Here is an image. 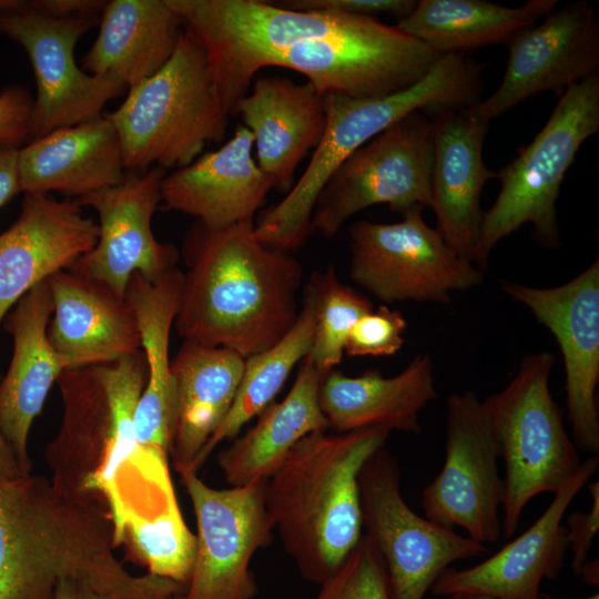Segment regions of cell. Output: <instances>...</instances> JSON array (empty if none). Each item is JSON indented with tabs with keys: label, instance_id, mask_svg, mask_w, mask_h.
Wrapping results in <instances>:
<instances>
[{
	"label": "cell",
	"instance_id": "obj_1",
	"mask_svg": "<svg viewBox=\"0 0 599 599\" xmlns=\"http://www.w3.org/2000/svg\"><path fill=\"white\" fill-rule=\"evenodd\" d=\"M115 550L113 524L99 500L43 475L0 477V599H53L61 579L112 599L184 592L171 579L131 573Z\"/></svg>",
	"mask_w": 599,
	"mask_h": 599
},
{
	"label": "cell",
	"instance_id": "obj_2",
	"mask_svg": "<svg viewBox=\"0 0 599 599\" xmlns=\"http://www.w3.org/2000/svg\"><path fill=\"white\" fill-rule=\"evenodd\" d=\"M182 256L186 272L174 326L184 341L246 358L273 347L294 325L302 264L264 245L254 221L224 227L195 221Z\"/></svg>",
	"mask_w": 599,
	"mask_h": 599
},
{
	"label": "cell",
	"instance_id": "obj_3",
	"mask_svg": "<svg viewBox=\"0 0 599 599\" xmlns=\"http://www.w3.org/2000/svg\"><path fill=\"white\" fill-rule=\"evenodd\" d=\"M390 429L366 427L300 439L266 480V507L302 576L319 586L343 565L363 534L358 475L385 447Z\"/></svg>",
	"mask_w": 599,
	"mask_h": 599
},
{
	"label": "cell",
	"instance_id": "obj_4",
	"mask_svg": "<svg viewBox=\"0 0 599 599\" xmlns=\"http://www.w3.org/2000/svg\"><path fill=\"white\" fill-rule=\"evenodd\" d=\"M483 88L479 64L465 53H446L417 82L395 93L363 99L325 94L326 126L312 159L283 200L258 214L256 237L272 248H298L311 232L321 190L353 152L413 112L436 115L471 106Z\"/></svg>",
	"mask_w": 599,
	"mask_h": 599
},
{
	"label": "cell",
	"instance_id": "obj_5",
	"mask_svg": "<svg viewBox=\"0 0 599 599\" xmlns=\"http://www.w3.org/2000/svg\"><path fill=\"white\" fill-rule=\"evenodd\" d=\"M146 372L142 349L62 370L57 379L61 425L44 450L54 485L105 506L119 468L140 446L133 422Z\"/></svg>",
	"mask_w": 599,
	"mask_h": 599
},
{
	"label": "cell",
	"instance_id": "obj_6",
	"mask_svg": "<svg viewBox=\"0 0 599 599\" xmlns=\"http://www.w3.org/2000/svg\"><path fill=\"white\" fill-rule=\"evenodd\" d=\"M125 171L191 164L207 143L226 135L230 116L211 81L206 53L184 28L170 60L155 74L128 90L113 112Z\"/></svg>",
	"mask_w": 599,
	"mask_h": 599
},
{
	"label": "cell",
	"instance_id": "obj_7",
	"mask_svg": "<svg viewBox=\"0 0 599 599\" xmlns=\"http://www.w3.org/2000/svg\"><path fill=\"white\" fill-rule=\"evenodd\" d=\"M599 131V73L569 88L535 139L499 172L500 192L484 212L471 263L485 268L494 246L521 225H532L542 246H560L556 201L585 141Z\"/></svg>",
	"mask_w": 599,
	"mask_h": 599
},
{
	"label": "cell",
	"instance_id": "obj_8",
	"mask_svg": "<svg viewBox=\"0 0 599 599\" xmlns=\"http://www.w3.org/2000/svg\"><path fill=\"white\" fill-rule=\"evenodd\" d=\"M549 352L529 354L511 382L484 400L505 465L501 532L510 538L527 504L555 494L580 466L552 398Z\"/></svg>",
	"mask_w": 599,
	"mask_h": 599
},
{
	"label": "cell",
	"instance_id": "obj_9",
	"mask_svg": "<svg viewBox=\"0 0 599 599\" xmlns=\"http://www.w3.org/2000/svg\"><path fill=\"white\" fill-rule=\"evenodd\" d=\"M433 124L416 111L353 152L321 190L311 231L333 237L354 214L385 204L403 215L430 205Z\"/></svg>",
	"mask_w": 599,
	"mask_h": 599
},
{
	"label": "cell",
	"instance_id": "obj_10",
	"mask_svg": "<svg viewBox=\"0 0 599 599\" xmlns=\"http://www.w3.org/2000/svg\"><path fill=\"white\" fill-rule=\"evenodd\" d=\"M358 488L363 527L384 559L390 599H423L453 562L490 552L413 511L400 493L398 463L384 447L362 467Z\"/></svg>",
	"mask_w": 599,
	"mask_h": 599
},
{
	"label": "cell",
	"instance_id": "obj_11",
	"mask_svg": "<svg viewBox=\"0 0 599 599\" xmlns=\"http://www.w3.org/2000/svg\"><path fill=\"white\" fill-rule=\"evenodd\" d=\"M352 280L385 303L446 304L451 293L483 282L484 272L459 256L413 210L396 223L359 220L349 226Z\"/></svg>",
	"mask_w": 599,
	"mask_h": 599
},
{
	"label": "cell",
	"instance_id": "obj_12",
	"mask_svg": "<svg viewBox=\"0 0 599 599\" xmlns=\"http://www.w3.org/2000/svg\"><path fill=\"white\" fill-rule=\"evenodd\" d=\"M97 22L98 17L42 14L28 0L0 10V33L24 49L34 73L29 142L102 116L105 104L128 90L116 77L90 74L75 63L79 39Z\"/></svg>",
	"mask_w": 599,
	"mask_h": 599
},
{
	"label": "cell",
	"instance_id": "obj_13",
	"mask_svg": "<svg viewBox=\"0 0 599 599\" xmlns=\"http://www.w3.org/2000/svg\"><path fill=\"white\" fill-rule=\"evenodd\" d=\"M196 519V555L183 599H253V555L272 539L266 480L216 489L191 469L177 471Z\"/></svg>",
	"mask_w": 599,
	"mask_h": 599
},
{
	"label": "cell",
	"instance_id": "obj_14",
	"mask_svg": "<svg viewBox=\"0 0 599 599\" xmlns=\"http://www.w3.org/2000/svg\"><path fill=\"white\" fill-rule=\"evenodd\" d=\"M499 449L484 400L471 390L447 399L445 460L423 491L425 517L447 528L461 527L480 544L501 535L504 481Z\"/></svg>",
	"mask_w": 599,
	"mask_h": 599
},
{
	"label": "cell",
	"instance_id": "obj_15",
	"mask_svg": "<svg viewBox=\"0 0 599 599\" xmlns=\"http://www.w3.org/2000/svg\"><path fill=\"white\" fill-rule=\"evenodd\" d=\"M167 456L139 446L119 468L105 506L116 548L125 544L148 573L187 586L196 536L180 511Z\"/></svg>",
	"mask_w": 599,
	"mask_h": 599
},
{
	"label": "cell",
	"instance_id": "obj_16",
	"mask_svg": "<svg viewBox=\"0 0 599 599\" xmlns=\"http://www.w3.org/2000/svg\"><path fill=\"white\" fill-rule=\"evenodd\" d=\"M508 59L499 87L464 111L490 122L525 100L569 88L599 73V23L586 0L552 10L541 24L517 32L507 43Z\"/></svg>",
	"mask_w": 599,
	"mask_h": 599
},
{
	"label": "cell",
	"instance_id": "obj_17",
	"mask_svg": "<svg viewBox=\"0 0 599 599\" xmlns=\"http://www.w3.org/2000/svg\"><path fill=\"white\" fill-rule=\"evenodd\" d=\"M501 290L527 306L556 337L566 375V407L582 451L599 453V260L567 283L534 287L502 280Z\"/></svg>",
	"mask_w": 599,
	"mask_h": 599
},
{
	"label": "cell",
	"instance_id": "obj_18",
	"mask_svg": "<svg viewBox=\"0 0 599 599\" xmlns=\"http://www.w3.org/2000/svg\"><path fill=\"white\" fill-rule=\"evenodd\" d=\"M164 176L158 166L126 171L119 184L79 199L98 213L99 237L68 270L125 297L133 274L155 280L176 267L177 248L159 242L152 231Z\"/></svg>",
	"mask_w": 599,
	"mask_h": 599
},
{
	"label": "cell",
	"instance_id": "obj_19",
	"mask_svg": "<svg viewBox=\"0 0 599 599\" xmlns=\"http://www.w3.org/2000/svg\"><path fill=\"white\" fill-rule=\"evenodd\" d=\"M597 456L581 463L577 471L554 494L541 516L496 554L466 569L448 567L433 583L436 596L478 592L496 599H540L544 579H556L568 549L562 519L572 499L595 475Z\"/></svg>",
	"mask_w": 599,
	"mask_h": 599
},
{
	"label": "cell",
	"instance_id": "obj_20",
	"mask_svg": "<svg viewBox=\"0 0 599 599\" xmlns=\"http://www.w3.org/2000/svg\"><path fill=\"white\" fill-rule=\"evenodd\" d=\"M77 201L24 193L19 216L0 233V325L39 283L93 248L99 226Z\"/></svg>",
	"mask_w": 599,
	"mask_h": 599
},
{
	"label": "cell",
	"instance_id": "obj_21",
	"mask_svg": "<svg viewBox=\"0 0 599 599\" xmlns=\"http://www.w3.org/2000/svg\"><path fill=\"white\" fill-rule=\"evenodd\" d=\"M433 167L430 207L437 232L459 256L471 262L484 211L485 183L497 177L483 159L489 122L463 110H446L432 120Z\"/></svg>",
	"mask_w": 599,
	"mask_h": 599
},
{
	"label": "cell",
	"instance_id": "obj_22",
	"mask_svg": "<svg viewBox=\"0 0 599 599\" xmlns=\"http://www.w3.org/2000/svg\"><path fill=\"white\" fill-rule=\"evenodd\" d=\"M253 135L238 125L220 149L165 174L161 202L210 227L254 221L272 189L253 155Z\"/></svg>",
	"mask_w": 599,
	"mask_h": 599
},
{
	"label": "cell",
	"instance_id": "obj_23",
	"mask_svg": "<svg viewBox=\"0 0 599 599\" xmlns=\"http://www.w3.org/2000/svg\"><path fill=\"white\" fill-rule=\"evenodd\" d=\"M48 341L63 369L113 362L142 349L125 297L69 270L51 275Z\"/></svg>",
	"mask_w": 599,
	"mask_h": 599
},
{
	"label": "cell",
	"instance_id": "obj_24",
	"mask_svg": "<svg viewBox=\"0 0 599 599\" xmlns=\"http://www.w3.org/2000/svg\"><path fill=\"white\" fill-rule=\"evenodd\" d=\"M52 309L50 288L43 281L26 293L3 319L13 351L0 380V434L23 474L32 473L28 453L31 426L63 370L47 335Z\"/></svg>",
	"mask_w": 599,
	"mask_h": 599
},
{
	"label": "cell",
	"instance_id": "obj_25",
	"mask_svg": "<svg viewBox=\"0 0 599 599\" xmlns=\"http://www.w3.org/2000/svg\"><path fill=\"white\" fill-rule=\"evenodd\" d=\"M237 114L253 135L257 165L275 190L287 194L300 162L324 133V95L307 81L263 77L241 100Z\"/></svg>",
	"mask_w": 599,
	"mask_h": 599
},
{
	"label": "cell",
	"instance_id": "obj_26",
	"mask_svg": "<svg viewBox=\"0 0 599 599\" xmlns=\"http://www.w3.org/2000/svg\"><path fill=\"white\" fill-rule=\"evenodd\" d=\"M118 133L102 116L57 129L19 149L21 192H58L78 200L125 176Z\"/></svg>",
	"mask_w": 599,
	"mask_h": 599
},
{
	"label": "cell",
	"instance_id": "obj_27",
	"mask_svg": "<svg viewBox=\"0 0 599 599\" xmlns=\"http://www.w3.org/2000/svg\"><path fill=\"white\" fill-rule=\"evenodd\" d=\"M183 272L176 266L155 280L135 273L125 298L138 321L146 361V383L134 413V435L140 446L170 454L174 387L170 336L179 309Z\"/></svg>",
	"mask_w": 599,
	"mask_h": 599
},
{
	"label": "cell",
	"instance_id": "obj_28",
	"mask_svg": "<svg viewBox=\"0 0 599 599\" xmlns=\"http://www.w3.org/2000/svg\"><path fill=\"white\" fill-rule=\"evenodd\" d=\"M436 398L433 363L427 354L416 356L392 377L375 369L351 377L334 368L325 374L318 390L328 426L338 433L384 426L417 434L420 412Z\"/></svg>",
	"mask_w": 599,
	"mask_h": 599
},
{
	"label": "cell",
	"instance_id": "obj_29",
	"mask_svg": "<svg viewBox=\"0 0 599 599\" xmlns=\"http://www.w3.org/2000/svg\"><path fill=\"white\" fill-rule=\"evenodd\" d=\"M244 357L225 348L184 341L171 359L174 412L170 454L176 471L190 469L227 415Z\"/></svg>",
	"mask_w": 599,
	"mask_h": 599
},
{
	"label": "cell",
	"instance_id": "obj_30",
	"mask_svg": "<svg viewBox=\"0 0 599 599\" xmlns=\"http://www.w3.org/2000/svg\"><path fill=\"white\" fill-rule=\"evenodd\" d=\"M99 24L81 67L90 74H112L128 90L164 67L183 29L167 0L106 1Z\"/></svg>",
	"mask_w": 599,
	"mask_h": 599
},
{
	"label": "cell",
	"instance_id": "obj_31",
	"mask_svg": "<svg viewBox=\"0 0 599 599\" xmlns=\"http://www.w3.org/2000/svg\"><path fill=\"white\" fill-rule=\"evenodd\" d=\"M325 374L306 357L284 399L268 405L257 423L217 455V465L232 487L268 479L303 437L329 427L318 400Z\"/></svg>",
	"mask_w": 599,
	"mask_h": 599
},
{
	"label": "cell",
	"instance_id": "obj_32",
	"mask_svg": "<svg viewBox=\"0 0 599 599\" xmlns=\"http://www.w3.org/2000/svg\"><path fill=\"white\" fill-rule=\"evenodd\" d=\"M557 0L506 7L484 0H419L396 27L441 54L507 43L551 12Z\"/></svg>",
	"mask_w": 599,
	"mask_h": 599
},
{
	"label": "cell",
	"instance_id": "obj_33",
	"mask_svg": "<svg viewBox=\"0 0 599 599\" xmlns=\"http://www.w3.org/2000/svg\"><path fill=\"white\" fill-rule=\"evenodd\" d=\"M313 335V303L304 293L303 306L290 332L273 347L244 359L233 404L192 464L191 470L197 473L220 443L235 437L247 422L272 404L292 369L308 355Z\"/></svg>",
	"mask_w": 599,
	"mask_h": 599
},
{
	"label": "cell",
	"instance_id": "obj_34",
	"mask_svg": "<svg viewBox=\"0 0 599 599\" xmlns=\"http://www.w3.org/2000/svg\"><path fill=\"white\" fill-rule=\"evenodd\" d=\"M304 293L314 308V335L306 358L326 374L341 363L352 326L373 309V304L342 283L332 266L314 273Z\"/></svg>",
	"mask_w": 599,
	"mask_h": 599
},
{
	"label": "cell",
	"instance_id": "obj_35",
	"mask_svg": "<svg viewBox=\"0 0 599 599\" xmlns=\"http://www.w3.org/2000/svg\"><path fill=\"white\" fill-rule=\"evenodd\" d=\"M314 599H390L384 559L366 534Z\"/></svg>",
	"mask_w": 599,
	"mask_h": 599
},
{
	"label": "cell",
	"instance_id": "obj_36",
	"mask_svg": "<svg viewBox=\"0 0 599 599\" xmlns=\"http://www.w3.org/2000/svg\"><path fill=\"white\" fill-rule=\"evenodd\" d=\"M406 327L407 322L399 311L380 305L355 322L344 353L349 357L394 355L404 344Z\"/></svg>",
	"mask_w": 599,
	"mask_h": 599
},
{
	"label": "cell",
	"instance_id": "obj_37",
	"mask_svg": "<svg viewBox=\"0 0 599 599\" xmlns=\"http://www.w3.org/2000/svg\"><path fill=\"white\" fill-rule=\"evenodd\" d=\"M33 99L21 85L11 84L0 92V144L22 148L29 142Z\"/></svg>",
	"mask_w": 599,
	"mask_h": 599
},
{
	"label": "cell",
	"instance_id": "obj_38",
	"mask_svg": "<svg viewBox=\"0 0 599 599\" xmlns=\"http://www.w3.org/2000/svg\"><path fill=\"white\" fill-rule=\"evenodd\" d=\"M280 6L293 10H329L349 14L375 18L389 14L399 20L407 17L415 8L416 0H286Z\"/></svg>",
	"mask_w": 599,
	"mask_h": 599
},
{
	"label": "cell",
	"instance_id": "obj_39",
	"mask_svg": "<svg viewBox=\"0 0 599 599\" xmlns=\"http://www.w3.org/2000/svg\"><path fill=\"white\" fill-rule=\"evenodd\" d=\"M591 495L589 511L572 512L567 518V541L572 552L571 568L579 576L588 560L589 550L599 528V481L588 485Z\"/></svg>",
	"mask_w": 599,
	"mask_h": 599
},
{
	"label": "cell",
	"instance_id": "obj_40",
	"mask_svg": "<svg viewBox=\"0 0 599 599\" xmlns=\"http://www.w3.org/2000/svg\"><path fill=\"white\" fill-rule=\"evenodd\" d=\"M19 192V149L0 144V209Z\"/></svg>",
	"mask_w": 599,
	"mask_h": 599
},
{
	"label": "cell",
	"instance_id": "obj_41",
	"mask_svg": "<svg viewBox=\"0 0 599 599\" xmlns=\"http://www.w3.org/2000/svg\"><path fill=\"white\" fill-rule=\"evenodd\" d=\"M53 599H112L100 595L83 583L72 579H61L55 588Z\"/></svg>",
	"mask_w": 599,
	"mask_h": 599
},
{
	"label": "cell",
	"instance_id": "obj_42",
	"mask_svg": "<svg viewBox=\"0 0 599 599\" xmlns=\"http://www.w3.org/2000/svg\"><path fill=\"white\" fill-rule=\"evenodd\" d=\"M12 450L0 434V477L1 478H16L23 476Z\"/></svg>",
	"mask_w": 599,
	"mask_h": 599
},
{
	"label": "cell",
	"instance_id": "obj_43",
	"mask_svg": "<svg viewBox=\"0 0 599 599\" xmlns=\"http://www.w3.org/2000/svg\"><path fill=\"white\" fill-rule=\"evenodd\" d=\"M598 559L596 560H587V562L582 566L579 576L583 578V581L589 585H598Z\"/></svg>",
	"mask_w": 599,
	"mask_h": 599
},
{
	"label": "cell",
	"instance_id": "obj_44",
	"mask_svg": "<svg viewBox=\"0 0 599 599\" xmlns=\"http://www.w3.org/2000/svg\"><path fill=\"white\" fill-rule=\"evenodd\" d=\"M448 597V599H496L491 596L478 592H456Z\"/></svg>",
	"mask_w": 599,
	"mask_h": 599
},
{
	"label": "cell",
	"instance_id": "obj_45",
	"mask_svg": "<svg viewBox=\"0 0 599 599\" xmlns=\"http://www.w3.org/2000/svg\"><path fill=\"white\" fill-rule=\"evenodd\" d=\"M20 0H0V10L16 8Z\"/></svg>",
	"mask_w": 599,
	"mask_h": 599
},
{
	"label": "cell",
	"instance_id": "obj_46",
	"mask_svg": "<svg viewBox=\"0 0 599 599\" xmlns=\"http://www.w3.org/2000/svg\"><path fill=\"white\" fill-rule=\"evenodd\" d=\"M540 599H558V598H555L548 593H545V592H541L540 593ZM585 599H599V593L596 592L595 595H591L590 597L588 598H585Z\"/></svg>",
	"mask_w": 599,
	"mask_h": 599
},
{
	"label": "cell",
	"instance_id": "obj_47",
	"mask_svg": "<svg viewBox=\"0 0 599 599\" xmlns=\"http://www.w3.org/2000/svg\"><path fill=\"white\" fill-rule=\"evenodd\" d=\"M155 599H183V593L176 595V596L161 597V598H155Z\"/></svg>",
	"mask_w": 599,
	"mask_h": 599
}]
</instances>
